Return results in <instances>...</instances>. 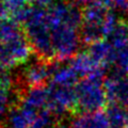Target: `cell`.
I'll list each match as a JSON object with an SVG mask.
<instances>
[{"label": "cell", "instance_id": "obj_4", "mask_svg": "<svg viewBox=\"0 0 128 128\" xmlns=\"http://www.w3.org/2000/svg\"><path fill=\"white\" fill-rule=\"evenodd\" d=\"M82 15V40L93 44L107 40L118 26V15L104 0H94L86 4Z\"/></svg>", "mask_w": 128, "mask_h": 128}, {"label": "cell", "instance_id": "obj_13", "mask_svg": "<svg viewBox=\"0 0 128 128\" xmlns=\"http://www.w3.org/2000/svg\"><path fill=\"white\" fill-rule=\"evenodd\" d=\"M116 15L128 14V0H104Z\"/></svg>", "mask_w": 128, "mask_h": 128}, {"label": "cell", "instance_id": "obj_8", "mask_svg": "<svg viewBox=\"0 0 128 128\" xmlns=\"http://www.w3.org/2000/svg\"><path fill=\"white\" fill-rule=\"evenodd\" d=\"M72 128H111L106 112H81L70 123Z\"/></svg>", "mask_w": 128, "mask_h": 128}, {"label": "cell", "instance_id": "obj_5", "mask_svg": "<svg viewBox=\"0 0 128 128\" xmlns=\"http://www.w3.org/2000/svg\"><path fill=\"white\" fill-rule=\"evenodd\" d=\"M102 75H91L81 78L75 90L76 107L82 112L102 111L108 102Z\"/></svg>", "mask_w": 128, "mask_h": 128}, {"label": "cell", "instance_id": "obj_10", "mask_svg": "<svg viewBox=\"0 0 128 128\" xmlns=\"http://www.w3.org/2000/svg\"><path fill=\"white\" fill-rule=\"evenodd\" d=\"M29 0H2L4 13L12 19L24 22L29 12Z\"/></svg>", "mask_w": 128, "mask_h": 128}, {"label": "cell", "instance_id": "obj_9", "mask_svg": "<svg viewBox=\"0 0 128 128\" xmlns=\"http://www.w3.org/2000/svg\"><path fill=\"white\" fill-rule=\"evenodd\" d=\"M50 65L45 62L38 61L29 64L22 73V78L30 88L41 86L50 77Z\"/></svg>", "mask_w": 128, "mask_h": 128}, {"label": "cell", "instance_id": "obj_6", "mask_svg": "<svg viewBox=\"0 0 128 128\" xmlns=\"http://www.w3.org/2000/svg\"><path fill=\"white\" fill-rule=\"evenodd\" d=\"M108 102L114 106L128 107V75L118 73L105 82Z\"/></svg>", "mask_w": 128, "mask_h": 128}, {"label": "cell", "instance_id": "obj_11", "mask_svg": "<svg viewBox=\"0 0 128 128\" xmlns=\"http://www.w3.org/2000/svg\"><path fill=\"white\" fill-rule=\"evenodd\" d=\"M111 65L116 67L118 73L128 75V42L121 47L112 48Z\"/></svg>", "mask_w": 128, "mask_h": 128}, {"label": "cell", "instance_id": "obj_17", "mask_svg": "<svg viewBox=\"0 0 128 128\" xmlns=\"http://www.w3.org/2000/svg\"><path fill=\"white\" fill-rule=\"evenodd\" d=\"M60 128H72V127L70 126H61Z\"/></svg>", "mask_w": 128, "mask_h": 128}, {"label": "cell", "instance_id": "obj_7", "mask_svg": "<svg viewBox=\"0 0 128 128\" xmlns=\"http://www.w3.org/2000/svg\"><path fill=\"white\" fill-rule=\"evenodd\" d=\"M15 97V84L11 75L6 68L0 67V122L8 118L11 110L13 109Z\"/></svg>", "mask_w": 128, "mask_h": 128}, {"label": "cell", "instance_id": "obj_2", "mask_svg": "<svg viewBox=\"0 0 128 128\" xmlns=\"http://www.w3.org/2000/svg\"><path fill=\"white\" fill-rule=\"evenodd\" d=\"M54 116L47 86H32L8 115V128H51Z\"/></svg>", "mask_w": 128, "mask_h": 128}, {"label": "cell", "instance_id": "obj_15", "mask_svg": "<svg viewBox=\"0 0 128 128\" xmlns=\"http://www.w3.org/2000/svg\"><path fill=\"white\" fill-rule=\"evenodd\" d=\"M73 3H79V4H84V3H86V4H89V3H91L92 1H94V0H70Z\"/></svg>", "mask_w": 128, "mask_h": 128}, {"label": "cell", "instance_id": "obj_16", "mask_svg": "<svg viewBox=\"0 0 128 128\" xmlns=\"http://www.w3.org/2000/svg\"><path fill=\"white\" fill-rule=\"evenodd\" d=\"M126 123H127V128H128V109H126Z\"/></svg>", "mask_w": 128, "mask_h": 128}, {"label": "cell", "instance_id": "obj_1", "mask_svg": "<svg viewBox=\"0 0 128 128\" xmlns=\"http://www.w3.org/2000/svg\"><path fill=\"white\" fill-rule=\"evenodd\" d=\"M82 15L74 3L54 1L46 6H31L24 19L32 50L44 60L63 61L81 44Z\"/></svg>", "mask_w": 128, "mask_h": 128}, {"label": "cell", "instance_id": "obj_3", "mask_svg": "<svg viewBox=\"0 0 128 128\" xmlns=\"http://www.w3.org/2000/svg\"><path fill=\"white\" fill-rule=\"evenodd\" d=\"M31 51L25 30L13 20H0V67L8 70L27 63Z\"/></svg>", "mask_w": 128, "mask_h": 128}, {"label": "cell", "instance_id": "obj_14", "mask_svg": "<svg viewBox=\"0 0 128 128\" xmlns=\"http://www.w3.org/2000/svg\"><path fill=\"white\" fill-rule=\"evenodd\" d=\"M29 1L33 3L35 6H46L57 0H29Z\"/></svg>", "mask_w": 128, "mask_h": 128}, {"label": "cell", "instance_id": "obj_12", "mask_svg": "<svg viewBox=\"0 0 128 128\" xmlns=\"http://www.w3.org/2000/svg\"><path fill=\"white\" fill-rule=\"evenodd\" d=\"M106 113L110 121L111 128H127L126 110L123 107L112 105Z\"/></svg>", "mask_w": 128, "mask_h": 128}]
</instances>
